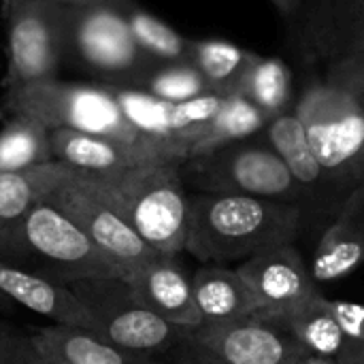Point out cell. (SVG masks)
I'll list each match as a JSON object with an SVG mask.
<instances>
[{
    "instance_id": "obj_1",
    "label": "cell",
    "mask_w": 364,
    "mask_h": 364,
    "mask_svg": "<svg viewBox=\"0 0 364 364\" xmlns=\"http://www.w3.org/2000/svg\"><path fill=\"white\" fill-rule=\"evenodd\" d=\"M305 211L299 205L241 196L192 194L186 252L205 264L243 262L277 245L294 243Z\"/></svg>"
},
{
    "instance_id": "obj_2",
    "label": "cell",
    "mask_w": 364,
    "mask_h": 364,
    "mask_svg": "<svg viewBox=\"0 0 364 364\" xmlns=\"http://www.w3.org/2000/svg\"><path fill=\"white\" fill-rule=\"evenodd\" d=\"M179 166V162H154L117 173H90L132 230L162 256L186 252L190 232L192 194Z\"/></svg>"
},
{
    "instance_id": "obj_3",
    "label": "cell",
    "mask_w": 364,
    "mask_h": 364,
    "mask_svg": "<svg viewBox=\"0 0 364 364\" xmlns=\"http://www.w3.org/2000/svg\"><path fill=\"white\" fill-rule=\"evenodd\" d=\"M2 111L9 117L38 122L47 130L70 128L102 134L132 147L151 151L171 162L149 139H145L126 117L115 92L107 83H77L47 79L36 83L9 85L2 94ZM181 164V162H179Z\"/></svg>"
},
{
    "instance_id": "obj_4",
    "label": "cell",
    "mask_w": 364,
    "mask_h": 364,
    "mask_svg": "<svg viewBox=\"0 0 364 364\" xmlns=\"http://www.w3.org/2000/svg\"><path fill=\"white\" fill-rule=\"evenodd\" d=\"M0 260L60 288L117 277L92 241L47 200L0 228Z\"/></svg>"
},
{
    "instance_id": "obj_5",
    "label": "cell",
    "mask_w": 364,
    "mask_h": 364,
    "mask_svg": "<svg viewBox=\"0 0 364 364\" xmlns=\"http://www.w3.org/2000/svg\"><path fill=\"white\" fill-rule=\"evenodd\" d=\"M183 181L196 192L241 194L299 205L305 211V194L279 154L260 134L224 145L181 162Z\"/></svg>"
},
{
    "instance_id": "obj_6",
    "label": "cell",
    "mask_w": 364,
    "mask_h": 364,
    "mask_svg": "<svg viewBox=\"0 0 364 364\" xmlns=\"http://www.w3.org/2000/svg\"><path fill=\"white\" fill-rule=\"evenodd\" d=\"M294 111L318 162L350 194L364 181V111L360 100L331 87L324 79H316L296 96Z\"/></svg>"
},
{
    "instance_id": "obj_7",
    "label": "cell",
    "mask_w": 364,
    "mask_h": 364,
    "mask_svg": "<svg viewBox=\"0 0 364 364\" xmlns=\"http://www.w3.org/2000/svg\"><path fill=\"white\" fill-rule=\"evenodd\" d=\"M66 60L102 77L107 85L136 87L158 62L136 45L124 13V0L68 6Z\"/></svg>"
},
{
    "instance_id": "obj_8",
    "label": "cell",
    "mask_w": 364,
    "mask_h": 364,
    "mask_svg": "<svg viewBox=\"0 0 364 364\" xmlns=\"http://www.w3.org/2000/svg\"><path fill=\"white\" fill-rule=\"evenodd\" d=\"M68 290L92 316L96 335L132 354L154 358L177 352L190 335L143 307L122 277H92L70 284Z\"/></svg>"
},
{
    "instance_id": "obj_9",
    "label": "cell",
    "mask_w": 364,
    "mask_h": 364,
    "mask_svg": "<svg viewBox=\"0 0 364 364\" xmlns=\"http://www.w3.org/2000/svg\"><path fill=\"white\" fill-rule=\"evenodd\" d=\"M64 213L107 258L117 277L128 279L151 262L156 254L98 190L90 173L77 171L47 198Z\"/></svg>"
},
{
    "instance_id": "obj_10",
    "label": "cell",
    "mask_w": 364,
    "mask_h": 364,
    "mask_svg": "<svg viewBox=\"0 0 364 364\" xmlns=\"http://www.w3.org/2000/svg\"><path fill=\"white\" fill-rule=\"evenodd\" d=\"M66 13L58 0H6V87L55 79L66 60Z\"/></svg>"
},
{
    "instance_id": "obj_11",
    "label": "cell",
    "mask_w": 364,
    "mask_h": 364,
    "mask_svg": "<svg viewBox=\"0 0 364 364\" xmlns=\"http://www.w3.org/2000/svg\"><path fill=\"white\" fill-rule=\"evenodd\" d=\"M237 271L258 303L256 318L262 320L288 316L322 294L294 243L260 252L237 264Z\"/></svg>"
},
{
    "instance_id": "obj_12",
    "label": "cell",
    "mask_w": 364,
    "mask_h": 364,
    "mask_svg": "<svg viewBox=\"0 0 364 364\" xmlns=\"http://www.w3.org/2000/svg\"><path fill=\"white\" fill-rule=\"evenodd\" d=\"M188 341L224 364H305L307 350L282 326L250 318L220 326H198Z\"/></svg>"
},
{
    "instance_id": "obj_13",
    "label": "cell",
    "mask_w": 364,
    "mask_h": 364,
    "mask_svg": "<svg viewBox=\"0 0 364 364\" xmlns=\"http://www.w3.org/2000/svg\"><path fill=\"white\" fill-rule=\"evenodd\" d=\"M301 55L328 64L364 47V0H301L290 17Z\"/></svg>"
},
{
    "instance_id": "obj_14",
    "label": "cell",
    "mask_w": 364,
    "mask_h": 364,
    "mask_svg": "<svg viewBox=\"0 0 364 364\" xmlns=\"http://www.w3.org/2000/svg\"><path fill=\"white\" fill-rule=\"evenodd\" d=\"M262 136L279 154L294 181L303 190L305 213L316 209L320 213L335 215L348 192H343L318 162L294 107L273 117L262 130Z\"/></svg>"
},
{
    "instance_id": "obj_15",
    "label": "cell",
    "mask_w": 364,
    "mask_h": 364,
    "mask_svg": "<svg viewBox=\"0 0 364 364\" xmlns=\"http://www.w3.org/2000/svg\"><path fill=\"white\" fill-rule=\"evenodd\" d=\"M126 282L134 299L162 320L183 331L203 326V318L194 301L192 275H188L177 256L160 254Z\"/></svg>"
},
{
    "instance_id": "obj_16",
    "label": "cell",
    "mask_w": 364,
    "mask_h": 364,
    "mask_svg": "<svg viewBox=\"0 0 364 364\" xmlns=\"http://www.w3.org/2000/svg\"><path fill=\"white\" fill-rule=\"evenodd\" d=\"M364 264V181L341 203L326 224L311 258L316 284H333L350 277Z\"/></svg>"
},
{
    "instance_id": "obj_17",
    "label": "cell",
    "mask_w": 364,
    "mask_h": 364,
    "mask_svg": "<svg viewBox=\"0 0 364 364\" xmlns=\"http://www.w3.org/2000/svg\"><path fill=\"white\" fill-rule=\"evenodd\" d=\"M49 139L53 158L83 173H117L141 164L164 162L151 151L132 147L128 143L102 134L58 128L49 132Z\"/></svg>"
},
{
    "instance_id": "obj_18",
    "label": "cell",
    "mask_w": 364,
    "mask_h": 364,
    "mask_svg": "<svg viewBox=\"0 0 364 364\" xmlns=\"http://www.w3.org/2000/svg\"><path fill=\"white\" fill-rule=\"evenodd\" d=\"M0 294L15 301L23 309L49 318L53 324L83 328L96 333L92 316L79 305L68 288L53 286L41 277H34L21 269H15L0 260Z\"/></svg>"
},
{
    "instance_id": "obj_19",
    "label": "cell",
    "mask_w": 364,
    "mask_h": 364,
    "mask_svg": "<svg viewBox=\"0 0 364 364\" xmlns=\"http://www.w3.org/2000/svg\"><path fill=\"white\" fill-rule=\"evenodd\" d=\"M194 301L203 318V326L232 324L258 316V303L239 275L237 267L203 264L192 275Z\"/></svg>"
},
{
    "instance_id": "obj_20",
    "label": "cell",
    "mask_w": 364,
    "mask_h": 364,
    "mask_svg": "<svg viewBox=\"0 0 364 364\" xmlns=\"http://www.w3.org/2000/svg\"><path fill=\"white\" fill-rule=\"evenodd\" d=\"M36 352L55 364H156L154 358L122 350L83 328L51 324L28 335Z\"/></svg>"
},
{
    "instance_id": "obj_21",
    "label": "cell",
    "mask_w": 364,
    "mask_h": 364,
    "mask_svg": "<svg viewBox=\"0 0 364 364\" xmlns=\"http://www.w3.org/2000/svg\"><path fill=\"white\" fill-rule=\"evenodd\" d=\"M77 168L64 162H49L26 171L0 173V228L45 203L53 190L68 181Z\"/></svg>"
},
{
    "instance_id": "obj_22",
    "label": "cell",
    "mask_w": 364,
    "mask_h": 364,
    "mask_svg": "<svg viewBox=\"0 0 364 364\" xmlns=\"http://www.w3.org/2000/svg\"><path fill=\"white\" fill-rule=\"evenodd\" d=\"M267 322L282 326L290 337H294L307 350L309 356L337 360L350 343L337 318L328 309L324 294H318L307 305L299 307L296 311L288 316L267 320Z\"/></svg>"
},
{
    "instance_id": "obj_23",
    "label": "cell",
    "mask_w": 364,
    "mask_h": 364,
    "mask_svg": "<svg viewBox=\"0 0 364 364\" xmlns=\"http://www.w3.org/2000/svg\"><path fill=\"white\" fill-rule=\"evenodd\" d=\"M258 53L243 49L230 41H190L188 60L207 79L211 92L237 94L247 70L256 62Z\"/></svg>"
},
{
    "instance_id": "obj_24",
    "label": "cell",
    "mask_w": 364,
    "mask_h": 364,
    "mask_svg": "<svg viewBox=\"0 0 364 364\" xmlns=\"http://www.w3.org/2000/svg\"><path fill=\"white\" fill-rule=\"evenodd\" d=\"M269 122L271 117L264 111H260L254 102H250L243 94H226L220 111L207 124L190 158L209 154L237 141L252 139L260 134Z\"/></svg>"
},
{
    "instance_id": "obj_25",
    "label": "cell",
    "mask_w": 364,
    "mask_h": 364,
    "mask_svg": "<svg viewBox=\"0 0 364 364\" xmlns=\"http://www.w3.org/2000/svg\"><path fill=\"white\" fill-rule=\"evenodd\" d=\"M45 126L26 117H11L0 130V173H15L53 162Z\"/></svg>"
},
{
    "instance_id": "obj_26",
    "label": "cell",
    "mask_w": 364,
    "mask_h": 364,
    "mask_svg": "<svg viewBox=\"0 0 364 364\" xmlns=\"http://www.w3.org/2000/svg\"><path fill=\"white\" fill-rule=\"evenodd\" d=\"M237 94H243L271 119L292 109L296 102L292 94V73L282 58L258 55Z\"/></svg>"
},
{
    "instance_id": "obj_27",
    "label": "cell",
    "mask_w": 364,
    "mask_h": 364,
    "mask_svg": "<svg viewBox=\"0 0 364 364\" xmlns=\"http://www.w3.org/2000/svg\"><path fill=\"white\" fill-rule=\"evenodd\" d=\"M124 13L136 45L154 62H177L188 60L190 38L181 36L175 28L136 6L132 0H124Z\"/></svg>"
},
{
    "instance_id": "obj_28",
    "label": "cell",
    "mask_w": 364,
    "mask_h": 364,
    "mask_svg": "<svg viewBox=\"0 0 364 364\" xmlns=\"http://www.w3.org/2000/svg\"><path fill=\"white\" fill-rule=\"evenodd\" d=\"M136 87L166 102H186L211 92L207 79L190 60L154 64Z\"/></svg>"
},
{
    "instance_id": "obj_29",
    "label": "cell",
    "mask_w": 364,
    "mask_h": 364,
    "mask_svg": "<svg viewBox=\"0 0 364 364\" xmlns=\"http://www.w3.org/2000/svg\"><path fill=\"white\" fill-rule=\"evenodd\" d=\"M324 81L356 98L364 96V47L324 64Z\"/></svg>"
},
{
    "instance_id": "obj_30",
    "label": "cell",
    "mask_w": 364,
    "mask_h": 364,
    "mask_svg": "<svg viewBox=\"0 0 364 364\" xmlns=\"http://www.w3.org/2000/svg\"><path fill=\"white\" fill-rule=\"evenodd\" d=\"M0 363L2 364H55L34 350L28 335H15L11 328L0 335Z\"/></svg>"
},
{
    "instance_id": "obj_31",
    "label": "cell",
    "mask_w": 364,
    "mask_h": 364,
    "mask_svg": "<svg viewBox=\"0 0 364 364\" xmlns=\"http://www.w3.org/2000/svg\"><path fill=\"white\" fill-rule=\"evenodd\" d=\"M328 309L337 318L346 337L352 343H364V305L348 303V301H331L326 299Z\"/></svg>"
},
{
    "instance_id": "obj_32",
    "label": "cell",
    "mask_w": 364,
    "mask_h": 364,
    "mask_svg": "<svg viewBox=\"0 0 364 364\" xmlns=\"http://www.w3.org/2000/svg\"><path fill=\"white\" fill-rule=\"evenodd\" d=\"M175 364H224L218 360L215 356H211L209 352L200 350L198 346L190 343L186 339V343L175 352Z\"/></svg>"
},
{
    "instance_id": "obj_33",
    "label": "cell",
    "mask_w": 364,
    "mask_h": 364,
    "mask_svg": "<svg viewBox=\"0 0 364 364\" xmlns=\"http://www.w3.org/2000/svg\"><path fill=\"white\" fill-rule=\"evenodd\" d=\"M337 364H364V343H348V348L337 358Z\"/></svg>"
},
{
    "instance_id": "obj_34",
    "label": "cell",
    "mask_w": 364,
    "mask_h": 364,
    "mask_svg": "<svg viewBox=\"0 0 364 364\" xmlns=\"http://www.w3.org/2000/svg\"><path fill=\"white\" fill-rule=\"evenodd\" d=\"M271 2H273V6H275L286 19H290L292 13L296 11V6L301 4V0H271Z\"/></svg>"
},
{
    "instance_id": "obj_35",
    "label": "cell",
    "mask_w": 364,
    "mask_h": 364,
    "mask_svg": "<svg viewBox=\"0 0 364 364\" xmlns=\"http://www.w3.org/2000/svg\"><path fill=\"white\" fill-rule=\"evenodd\" d=\"M66 6H92V4H102V2H109V0H58Z\"/></svg>"
},
{
    "instance_id": "obj_36",
    "label": "cell",
    "mask_w": 364,
    "mask_h": 364,
    "mask_svg": "<svg viewBox=\"0 0 364 364\" xmlns=\"http://www.w3.org/2000/svg\"><path fill=\"white\" fill-rule=\"evenodd\" d=\"M305 364H337V360L331 358H320V356H309V360Z\"/></svg>"
},
{
    "instance_id": "obj_37",
    "label": "cell",
    "mask_w": 364,
    "mask_h": 364,
    "mask_svg": "<svg viewBox=\"0 0 364 364\" xmlns=\"http://www.w3.org/2000/svg\"><path fill=\"white\" fill-rule=\"evenodd\" d=\"M6 331H9V328H6V326H4V324H2V320H0V335H4V333H6Z\"/></svg>"
},
{
    "instance_id": "obj_38",
    "label": "cell",
    "mask_w": 364,
    "mask_h": 364,
    "mask_svg": "<svg viewBox=\"0 0 364 364\" xmlns=\"http://www.w3.org/2000/svg\"><path fill=\"white\" fill-rule=\"evenodd\" d=\"M358 100H360V107H363V111H364V96H360Z\"/></svg>"
},
{
    "instance_id": "obj_39",
    "label": "cell",
    "mask_w": 364,
    "mask_h": 364,
    "mask_svg": "<svg viewBox=\"0 0 364 364\" xmlns=\"http://www.w3.org/2000/svg\"><path fill=\"white\" fill-rule=\"evenodd\" d=\"M0 364H2V363H0Z\"/></svg>"
}]
</instances>
